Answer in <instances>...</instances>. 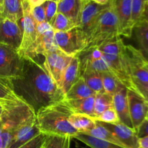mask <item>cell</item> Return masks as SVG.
I'll return each instance as SVG.
<instances>
[{"mask_svg": "<svg viewBox=\"0 0 148 148\" xmlns=\"http://www.w3.org/2000/svg\"><path fill=\"white\" fill-rule=\"evenodd\" d=\"M74 138L83 142L84 144L90 147L91 148H125L124 147L120 146V145L106 142V141L101 140V139H97L93 136L79 133V132H78L74 136Z\"/></svg>", "mask_w": 148, "mask_h": 148, "instance_id": "cell-28", "label": "cell"}, {"mask_svg": "<svg viewBox=\"0 0 148 148\" xmlns=\"http://www.w3.org/2000/svg\"><path fill=\"white\" fill-rule=\"evenodd\" d=\"M23 15L18 22L22 30V41L17 49L18 55L24 59H35V46L37 39V23L30 11V7L27 0L23 3Z\"/></svg>", "mask_w": 148, "mask_h": 148, "instance_id": "cell-6", "label": "cell"}, {"mask_svg": "<svg viewBox=\"0 0 148 148\" xmlns=\"http://www.w3.org/2000/svg\"><path fill=\"white\" fill-rule=\"evenodd\" d=\"M95 120L106 123H114V124L120 123L119 118L118 115H117L114 107L104 111L101 115L97 116L95 118Z\"/></svg>", "mask_w": 148, "mask_h": 148, "instance_id": "cell-34", "label": "cell"}, {"mask_svg": "<svg viewBox=\"0 0 148 148\" xmlns=\"http://www.w3.org/2000/svg\"><path fill=\"white\" fill-rule=\"evenodd\" d=\"M141 20H145L146 23H148V2L146 4L145 7L144 9V11H143V15H142Z\"/></svg>", "mask_w": 148, "mask_h": 148, "instance_id": "cell-44", "label": "cell"}, {"mask_svg": "<svg viewBox=\"0 0 148 148\" xmlns=\"http://www.w3.org/2000/svg\"><path fill=\"white\" fill-rule=\"evenodd\" d=\"M143 66H144V68L146 70V71L148 72V62L146 60H145L144 64H143Z\"/></svg>", "mask_w": 148, "mask_h": 148, "instance_id": "cell-47", "label": "cell"}, {"mask_svg": "<svg viewBox=\"0 0 148 148\" xmlns=\"http://www.w3.org/2000/svg\"><path fill=\"white\" fill-rule=\"evenodd\" d=\"M127 98L132 128L136 131L142 122L146 118L148 110V102L138 93L129 89L127 90Z\"/></svg>", "mask_w": 148, "mask_h": 148, "instance_id": "cell-14", "label": "cell"}, {"mask_svg": "<svg viewBox=\"0 0 148 148\" xmlns=\"http://www.w3.org/2000/svg\"><path fill=\"white\" fill-rule=\"evenodd\" d=\"M46 14V22L51 23L57 13V3L51 0H47L43 4Z\"/></svg>", "mask_w": 148, "mask_h": 148, "instance_id": "cell-36", "label": "cell"}, {"mask_svg": "<svg viewBox=\"0 0 148 148\" xmlns=\"http://www.w3.org/2000/svg\"><path fill=\"white\" fill-rule=\"evenodd\" d=\"M139 138L148 136V119H145L136 131Z\"/></svg>", "mask_w": 148, "mask_h": 148, "instance_id": "cell-40", "label": "cell"}, {"mask_svg": "<svg viewBox=\"0 0 148 148\" xmlns=\"http://www.w3.org/2000/svg\"><path fill=\"white\" fill-rule=\"evenodd\" d=\"M36 113V122L41 133L71 138L78 133L68 120L74 112L65 100L40 107Z\"/></svg>", "mask_w": 148, "mask_h": 148, "instance_id": "cell-2", "label": "cell"}, {"mask_svg": "<svg viewBox=\"0 0 148 148\" xmlns=\"http://www.w3.org/2000/svg\"><path fill=\"white\" fill-rule=\"evenodd\" d=\"M30 11H31L32 15H33L36 23H40L42 22L46 21L45 10L43 4L30 9Z\"/></svg>", "mask_w": 148, "mask_h": 148, "instance_id": "cell-38", "label": "cell"}, {"mask_svg": "<svg viewBox=\"0 0 148 148\" xmlns=\"http://www.w3.org/2000/svg\"><path fill=\"white\" fill-rule=\"evenodd\" d=\"M51 26L54 32L67 31L76 27L75 23H72L66 16L59 12L56 13L53 21L51 23Z\"/></svg>", "mask_w": 148, "mask_h": 148, "instance_id": "cell-31", "label": "cell"}, {"mask_svg": "<svg viewBox=\"0 0 148 148\" xmlns=\"http://www.w3.org/2000/svg\"><path fill=\"white\" fill-rule=\"evenodd\" d=\"M99 122V121H98ZM110 131L125 148H140L139 139L135 131L122 123H106L100 122Z\"/></svg>", "mask_w": 148, "mask_h": 148, "instance_id": "cell-15", "label": "cell"}, {"mask_svg": "<svg viewBox=\"0 0 148 148\" xmlns=\"http://www.w3.org/2000/svg\"><path fill=\"white\" fill-rule=\"evenodd\" d=\"M140 148H148V136H145L139 139Z\"/></svg>", "mask_w": 148, "mask_h": 148, "instance_id": "cell-43", "label": "cell"}, {"mask_svg": "<svg viewBox=\"0 0 148 148\" xmlns=\"http://www.w3.org/2000/svg\"><path fill=\"white\" fill-rule=\"evenodd\" d=\"M95 121H96V125H95V127L92 128L90 130H88L82 133H85V134L93 136V137L97 138V139L111 142V143L116 144V145L123 147L122 145L116 139V137L108 129H107L103 125H101L100 122L97 121V120H95Z\"/></svg>", "mask_w": 148, "mask_h": 148, "instance_id": "cell-27", "label": "cell"}, {"mask_svg": "<svg viewBox=\"0 0 148 148\" xmlns=\"http://www.w3.org/2000/svg\"><path fill=\"white\" fill-rule=\"evenodd\" d=\"M95 96L93 95L87 98L78 99V100H65V99L64 100L74 113L87 115L95 120V115L94 113Z\"/></svg>", "mask_w": 148, "mask_h": 148, "instance_id": "cell-23", "label": "cell"}, {"mask_svg": "<svg viewBox=\"0 0 148 148\" xmlns=\"http://www.w3.org/2000/svg\"><path fill=\"white\" fill-rule=\"evenodd\" d=\"M69 123L79 133L90 130L96 125V121L92 118L80 113H72L68 118Z\"/></svg>", "mask_w": 148, "mask_h": 148, "instance_id": "cell-25", "label": "cell"}, {"mask_svg": "<svg viewBox=\"0 0 148 148\" xmlns=\"http://www.w3.org/2000/svg\"><path fill=\"white\" fill-rule=\"evenodd\" d=\"M44 145H45V144H44ZM43 148H46V147H45V145H44V146H43Z\"/></svg>", "mask_w": 148, "mask_h": 148, "instance_id": "cell-53", "label": "cell"}, {"mask_svg": "<svg viewBox=\"0 0 148 148\" xmlns=\"http://www.w3.org/2000/svg\"><path fill=\"white\" fill-rule=\"evenodd\" d=\"M119 23L120 34L125 37H131L133 33L132 21V0H111Z\"/></svg>", "mask_w": 148, "mask_h": 148, "instance_id": "cell-13", "label": "cell"}, {"mask_svg": "<svg viewBox=\"0 0 148 148\" xmlns=\"http://www.w3.org/2000/svg\"><path fill=\"white\" fill-rule=\"evenodd\" d=\"M0 103H1V101H0Z\"/></svg>", "mask_w": 148, "mask_h": 148, "instance_id": "cell-54", "label": "cell"}, {"mask_svg": "<svg viewBox=\"0 0 148 148\" xmlns=\"http://www.w3.org/2000/svg\"><path fill=\"white\" fill-rule=\"evenodd\" d=\"M132 90L138 93L148 102V83L132 82Z\"/></svg>", "mask_w": 148, "mask_h": 148, "instance_id": "cell-39", "label": "cell"}, {"mask_svg": "<svg viewBox=\"0 0 148 148\" xmlns=\"http://www.w3.org/2000/svg\"><path fill=\"white\" fill-rule=\"evenodd\" d=\"M21 41L22 30L19 23L0 15V44L17 51Z\"/></svg>", "mask_w": 148, "mask_h": 148, "instance_id": "cell-12", "label": "cell"}, {"mask_svg": "<svg viewBox=\"0 0 148 148\" xmlns=\"http://www.w3.org/2000/svg\"><path fill=\"white\" fill-rule=\"evenodd\" d=\"M47 0H27V3L30 5V9L33 8V7H38V6H40L41 4H43Z\"/></svg>", "mask_w": 148, "mask_h": 148, "instance_id": "cell-42", "label": "cell"}, {"mask_svg": "<svg viewBox=\"0 0 148 148\" xmlns=\"http://www.w3.org/2000/svg\"><path fill=\"white\" fill-rule=\"evenodd\" d=\"M111 4V1L106 4H100L94 1H85L83 2L80 15L79 27L88 39L90 34L95 28L101 13Z\"/></svg>", "mask_w": 148, "mask_h": 148, "instance_id": "cell-11", "label": "cell"}, {"mask_svg": "<svg viewBox=\"0 0 148 148\" xmlns=\"http://www.w3.org/2000/svg\"><path fill=\"white\" fill-rule=\"evenodd\" d=\"M82 1H88V0H82Z\"/></svg>", "mask_w": 148, "mask_h": 148, "instance_id": "cell-52", "label": "cell"}, {"mask_svg": "<svg viewBox=\"0 0 148 148\" xmlns=\"http://www.w3.org/2000/svg\"><path fill=\"white\" fill-rule=\"evenodd\" d=\"M146 119H148V110H147V115H146Z\"/></svg>", "mask_w": 148, "mask_h": 148, "instance_id": "cell-51", "label": "cell"}, {"mask_svg": "<svg viewBox=\"0 0 148 148\" xmlns=\"http://www.w3.org/2000/svg\"><path fill=\"white\" fill-rule=\"evenodd\" d=\"M83 2L82 0H62L57 3V12L62 13L79 26Z\"/></svg>", "mask_w": 148, "mask_h": 148, "instance_id": "cell-20", "label": "cell"}, {"mask_svg": "<svg viewBox=\"0 0 148 148\" xmlns=\"http://www.w3.org/2000/svg\"><path fill=\"white\" fill-rule=\"evenodd\" d=\"M12 82L17 94L36 112L65 98L64 93L49 75L43 64L35 59H25L22 75Z\"/></svg>", "mask_w": 148, "mask_h": 148, "instance_id": "cell-1", "label": "cell"}, {"mask_svg": "<svg viewBox=\"0 0 148 148\" xmlns=\"http://www.w3.org/2000/svg\"><path fill=\"white\" fill-rule=\"evenodd\" d=\"M66 136L48 135L45 142L46 148H63Z\"/></svg>", "mask_w": 148, "mask_h": 148, "instance_id": "cell-37", "label": "cell"}, {"mask_svg": "<svg viewBox=\"0 0 148 148\" xmlns=\"http://www.w3.org/2000/svg\"><path fill=\"white\" fill-rule=\"evenodd\" d=\"M36 120L29 122L19 129L13 136L8 148H18L40 133Z\"/></svg>", "mask_w": 148, "mask_h": 148, "instance_id": "cell-17", "label": "cell"}, {"mask_svg": "<svg viewBox=\"0 0 148 148\" xmlns=\"http://www.w3.org/2000/svg\"><path fill=\"white\" fill-rule=\"evenodd\" d=\"M54 38V31L52 28L44 32H37L36 46H35V55L44 56L47 53L58 49Z\"/></svg>", "mask_w": 148, "mask_h": 148, "instance_id": "cell-19", "label": "cell"}, {"mask_svg": "<svg viewBox=\"0 0 148 148\" xmlns=\"http://www.w3.org/2000/svg\"><path fill=\"white\" fill-rule=\"evenodd\" d=\"M23 1L24 0H3L0 15L18 23L23 15Z\"/></svg>", "mask_w": 148, "mask_h": 148, "instance_id": "cell-22", "label": "cell"}, {"mask_svg": "<svg viewBox=\"0 0 148 148\" xmlns=\"http://www.w3.org/2000/svg\"><path fill=\"white\" fill-rule=\"evenodd\" d=\"M125 54L132 83H148V72L143 66L145 59L140 51L131 45H126Z\"/></svg>", "mask_w": 148, "mask_h": 148, "instance_id": "cell-10", "label": "cell"}, {"mask_svg": "<svg viewBox=\"0 0 148 148\" xmlns=\"http://www.w3.org/2000/svg\"><path fill=\"white\" fill-rule=\"evenodd\" d=\"M70 140H71V137H69V136H66V139H65L64 145L63 148H69L70 147Z\"/></svg>", "mask_w": 148, "mask_h": 148, "instance_id": "cell-45", "label": "cell"}, {"mask_svg": "<svg viewBox=\"0 0 148 148\" xmlns=\"http://www.w3.org/2000/svg\"><path fill=\"white\" fill-rule=\"evenodd\" d=\"M139 46H140L139 50L140 51L145 59L148 62V43L139 44Z\"/></svg>", "mask_w": 148, "mask_h": 148, "instance_id": "cell-41", "label": "cell"}, {"mask_svg": "<svg viewBox=\"0 0 148 148\" xmlns=\"http://www.w3.org/2000/svg\"><path fill=\"white\" fill-rule=\"evenodd\" d=\"M119 36L121 34L118 17L111 4L100 15L95 28L88 37V44L83 52L101 47Z\"/></svg>", "mask_w": 148, "mask_h": 148, "instance_id": "cell-5", "label": "cell"}, {"mask_svg": "<svg viewBox=\"0 0 148 148\" xmlns=\"http://www.w3.org/2000/svg\"><path fill=\"white\" fill-rule=\"evenodd\" d=\"M90 1H94V2L98 3V4H106L109 3L111 0H90Z\"/></svg>", "mask_w": 148, "mask_h": 148, "instance_id": "cell-46", "label": "cell"}, {"mask_svg": "<svg viewBox=\"0 0 148 148\" xmlns=\"http://www.w3.org/2000/svg\"><path fill=\"white\" fill-rule=\"evenodd\" d=\"M25 100L17 94L13 82L10 79L0 77V101L1 102Z\"/></svg>", "mask_w": 148, "mask_h": 148, "instance_id": "cell-26", "label": "cell"}, {"mask_svg": "<svg viewBox=\"0 0 148 148\" xmlns=\"http://www.w3.org/2000/svg\"><path fill=\"white\" fill-rule=\"evenodd\" d=\"M43 57L45 58L43 67L58 86L61 88L62 76L72 57L67 55L59 49L47 53Z\"/></svg>", "mask_w": 148, "mask_h": 148, "instance_id": "cell-9", "label": "cell"}, {"mask_svg": "<svg viewBox=\"0 0 148 148\" xmlns=\"http://www.w3.org/2000/svg\"><path fill=\"white\" fill-rule=\"evenodd\" d=\"M80 59V58H79ZM81 77L85 80L87 85L94 92H105L103 86L102 78L99 72L91 68L87 62L80 60Z\"/></svg>", "mask_w": 148, "mask_h": 148, "instance_id": "cell-21", "label": "cell"}, {"mask_svg": "<svg viewBox=\"0 0 148 148\" xmlns=\"http://www.w3.org/2000/svg\"><path fill=\"white\" fill-rule=\"evenodd\" d=\"M110 108H114L113 96L106 92L95 94L94 102V113L95 118Z\"/></svg>", "mask_w": 148, "mask_h": 148, "instance_id": "cell-29", "label": "cell"}, {"mask_svg": "<svg viewBox=\"0 0 148 148\" xmlns=\"http://www.w3.org/2000/svg\"><path fill=\"white\" fill-rule=\"evenodd\" d=\"M47 136V134H45L43 133H39L38 135L35 136L34 138L30 139V141L18 148H43Z\"/></svg>", "mask_w": 148, "mask_h": 148, "instance_id": "cell-35", "label": "cell"}, {"mask_svg": "<svg viewBox=\"0 0 148 148\" xmlns=\"http://www.w3.org/2000/svg\"><path fill=\"white\" fill-rule=\"evenodd\" d=\"M127 90L128 89L127 87L121 86L117 90L116 92L113 95V102H114V107L118 115L120 122L129 127L132 128L130 110H129Z\"/></svg>", "mask_w": 148, "mask_h": 148, "instance_id": "cell-16", "label": "cell"}, {"mask_svg": "<svg viewBox=\"0 0 148 148\" xmlns=\"http://www.w3.org/2000/svg\"><path fill=\"white\" fill-rule=\"evenodd\" d=\"M51 1H55V2L58 3V2H59V1H62V0H51Z\"/></svg>", "mask_w": 148, "mask_h": 148, "instance_id": "cell-50", "label": "cell"}, {"mask_svg": "<svg viewBox=\"0 0 148 148\" xmlns=\"http://www.w3.org/2000/svg\"><path fill=\"white\" fill-rule=\"evenodd\" d=\"M3 103L4 102L0 103V118H1V114H2V112H3Z\"/></svg>", "mask_w": 148, "mask_h": 148, "instance_id": "cell-48", "label": "cell"}, {"mask_svg": "<svg viewBox=\"0 0 148 148\" xmlns=\"http://www.w3.org/2000/svg\"><path fill=\"white\" fill-rule=\"evenodd\" d=\"M54 38L58 48L71 57L82 54L88 44L86 36L79 26L67 31L54 32Z\"/></svg>", "mask_w": 148, "mask_h": 148, "instance_id": "cell-7", "label": "cell"}, {"mask_svg": "<svg viewBox=\"0 0 148 148\" xmlns=\"http://www.w3.org/2000/svg\"><path fill=\"white\" fill-rule=\"evenodd\" d=\"M138 44L148 43V23L145 20H140L134 24L133 28Z\"/></svg>", "mask_w": 148, "mask_h": 148, "instance_id": "cell-32", "label": "cell"}, {"mask_svg": "<svg viewBox=\"0 0 148 148\" xmlns=\"http://www.w3.org/2000/svg\"><path fill=\"white\" fill-rule=\"evenodd\" d=\"M25 59L17 50L0 44V77L12 81L20 78L24 68Z\"/></svg>", "mask_w": 148, "mask_h": 148, "instance_id": "cell-8", "label": "cell"}, {"mask_svg": "<svg viewBox=\"0 0 148 148\" xmlns=\"http://www.w3.org/2000/svg\"><path fill=\"white\" fill-rule=\"evenodd\" d=\"M126 45L121 36L98 48L113 75L129 89H132V83L127 67L125 54Z\"/></svg>", "mask_w": 148, "mask_h": 148, "instance_id": "cell-4", "label": "cell"}, {"mask_svg": "<svg viewBox=\"0 0 148 148\" xmlns=\"http://www.w3.org/2000/svg\"><path fill=\"white\" fill-rule=\"evenodd\" d=\"M148 0H132V21L133 25L141 20L144 9Z\"/></svg>", "mask_w": 148, "mask_h": 148, "instance_id": "cell-33", "label": "cell"}, {"mask_svg": "<svg viewBox=\"0 0 148 148\" xmlns=\"http://www.w3.org/2000/svg\"><path fill=\"white\" fill-rule=\"evenodd\" d=\"M36 119V111L25 100L3 103L0 118V148H8L16 132Z\"/></svg>", "mask_w": 148, "mask_h": 148, "instance_id": "cell-3", "label": "cell"}, {"mask_svg": "<svg viewBox=\"0 0 148 148\" xmlns=\"http://www.w3.org/2000/svg\"><path fill=\"white\" fill-rule=\"evenodd\" d=\"M96 93L94 92L89 88L85 80L80 77L75 84L72 86L69 91L65 94V100H78L84 99L91 96L95 95Z\"/></svg>", "mask_w": 148, "mask_h": 148, "instance_id": "cell-24", "label": "cell"}, {"mask_svg": "<svg viewBox=\"0 0 148 148\" xmlns=\"http://www.w3.org/2000/svg\"><path fill=\"white\" fill-rule=\"evenodd\" d=\"M81 77L80 59L79 56L72 57L70 62L65 69L61 84V89L64 94Z\"/></svg>", "mask_w": 148, "mask_h": 148, "instance_id": "cell-18", "label": "cell"}, {"mask_svg": "<svg viewBox=\"0 0 148 148\" xmlns=\"http://www.w3.org/2000/svg\"><path fill=\"white\" fill-rule=\"evenodd\" d=\"M2 4H3V0H0V10H1V7H2Z\"/></svg>", "mask_w": 148, "mask_h": 148, "instance_id": "cell-49", "label": "cell"}, {"mask_svg": "<svg viewBox=\"0 0 148 148\" xmlns=\"http://www.w3.org/2000/svg\"><path fill=\"white\" fill-rule=\"evenodd\" d=\"M100 74L102 78L104 91L107 94L113 96L121 86H124L111 73L103 72L100 73Z\"/></svg>", "mask_w": 148, "mask_h": 148, "instance_id": "cell-30", "label": "cell"}]
</instances>
